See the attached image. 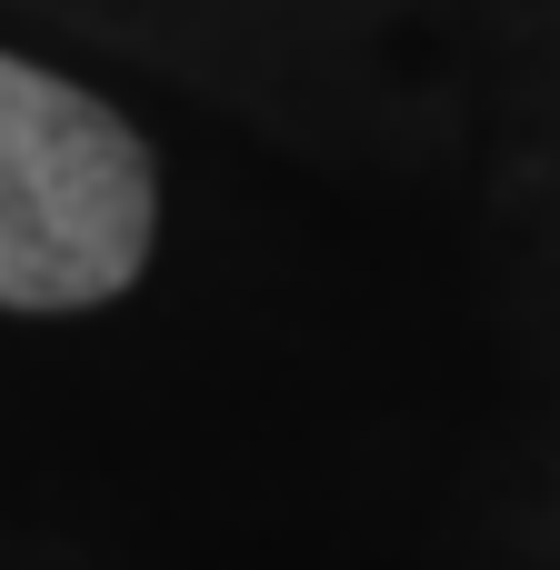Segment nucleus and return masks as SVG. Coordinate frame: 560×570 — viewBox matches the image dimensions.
<instances>
[{
	"instance_id": "1",
	"label": "nucleus",
	"mask_w": 560,
	"mask_h": 570,
	"mask_svg": "<svg viewBox=\"0 0 560 570\" xmlns=\"http://www.w3.org/2000/svg\"><path fill=\"white\" fill-rule=\"evenodd\" d=\"M160 180L140 130L0 50V311H90L120 301L150 261Z\"/></svg>"
}]
</instances>
